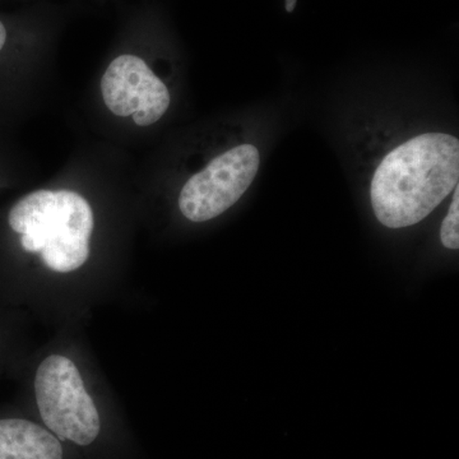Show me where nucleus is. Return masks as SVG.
<instances>
[{"mask_svg":"<svg viewBox=\"0 0 459 459\" xmlns=\"http://www.w3.org/2000/svg\"><path fill=\"white\" fill-rule=\"evenodd\" d=\"M459 141L446 133H425L388 153L371 180L377 221L409 228L427 219L457 188Z\"/></svg>","mask_w":459,"mask_h":459,"instance_id":"1","label":"nucleus"},{"mask_svg":"<svg viewBox=\"0 0 459 459\" xmlns=\"http://www.w3.org/2000/svg\"><path fill=\"white\" fill-rule=\"evenodd\" d=\"M8 222L23 249L40 253L51 271L69 273L89 259L95 222L89 202L78 193L36 190L13 205Z\"/></svg>","mask_w":459,"mask_h":459,"instance_id":"2","label":"nucleus"},{"mask_svg":"<svg viewBox=\"0 0 459 459\" xmlns=\"http://www.w3.org/2000/svg\"><path fill=\"white\" fill-rule=\"evenodd\" d=\"M35 395L44 427L60 442L90 446L102 430L101 416L71 359L51 355L36 371Z\"/></svg>","mask_w":459,"mask_h":459,"instance_id":"3","label":"nucleus"},{"mask_svg":"<svg viewBox=\"0 0 459 459\" xmlns=\"http://www.w3.org/2000/svg\"><path fill=\"white\" fill-rule=\"evenodd\" d=\"M259 162L258 148L253 144H241L216 157L181 189V213L193 222L220 216L243 197L258 174Z\"/></svg>","mask_w":459,"mask_h":459,"instance_id":"4","label":"nucleus"},{"mask_svg":"<svg viewBox=\"0 0 459 459\" xmlns=\"http://www.w3.org/2000/svg\"><path fill=\"white\" fill-rule=\"evenodd\" d=\"M105 105L117 117H133L137 126L159 122L169 107L170 93L144 60L134 56H117L101 81Z\"/></svg>","mask_w":459,"mask_h":459,"instance_id":"5","label":"nucleus"},{"mask_svg":"<svg viewBox=\"0 0 459 459\" xmlns=\"http://www.w3.org/2000/svg\"><path fill=\"white\" fill-rule=\"evenodd\" d=\"M0 459H65L62 442L26 419H0Z\"/></svg>","mask_w":459,"mask_h":459,"instance_id":"6","label":"nucleus"},{"mask_svg":"<svg viewBox=\"0 0 459 459\" xmlns=\"http://www.w3.org/2000/svg\"><path fill=\"white\" fill-rule=\"evenodd\" d=\"M455 197H453L448 214L442 223L440 229V238L442 244L446 249L457 250L459 247V188L455 189Z\"/></svg>","mask_w":459,"mask_h":459,"instance_id":"7","label":"nucleus"},{"mask_svg":"<svg viewBox=\"0 0 459 459\" xmlns=\"http://www.w3.org/2000/svg\"><path fill=\"white\" fill-rule=\"evenodd\" d=\"M8 32L7 29H5L4 23L0 20V51L4 49L5 42H7Z\"/></svg>","mask_w":459,"mask_h":459,"instance_id":"8","label":"nucleus"},{"mask_svg":"<svg viewBox=\"0 0 459 459\" xmlns=\"http://www.w3.org/2000/svg\"><path fill=\"white\" fill-rule=\"evenodd\" d=\"M296 3H298V0H286V11L289 12V13L294 12Z\"/></svg>","mask_w":459,"mask_h":459,"instance_id":"9","label":"nucleus"}]
</instances>
